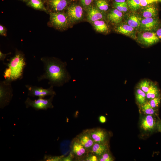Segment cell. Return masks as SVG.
Wrapping results in <instances>:
<instances>
[{"mask_svg":"<svg viewBox=\"0 0 161 161\" xmlns=\"http://www.w3.org/2000/svg\"><path fill=\"white\" fill-rule=\"evenodd\" d=\"M159 92L157 86L151 82L149 89L146 93V99L150 100L159 97Z\"/></svg>","mask_w":161,"mask_h":161,"instance_id":"obj_22","label":"cell"},{"mask_svg":"<svg viewBox=\"0 0 161 161\" xmlns=\"http://www.w3.org/2000/svg\"><path fill=\"white\" fill-rule=\"evenodd\" d=\"M157 122L152 115L146 114L141 119L140 127L145 131H153L156 127Z\"/></svg>","mask_w":161,"mask_h":161,"instance_id":"obj_11","label":"cell"},{"mask_svg":"<svg viewBox=\"0 0 161 161\" xmlns=\"http://www.w3.org/2000/svg\"><path fill=\"white\" fill-rule=\"evenodd\" d=\"M127 24L133 28H138L140 25V21L136 16L132 15L130 16L127 20Z\"/></svg>","mask_w":161,"mask_h":161,"instance_id":"obj_25","label":"cell"},{"mask_svg":"<svg viewBox=\"0 0 161 161\" xmlns=\"http://www.w3.org/2000/svg\"><path fill=\"white\" fill-rule=\"evenodd\" d=\"M137 40L140 43L148 47L158 42L159 38L156 33L147 31L140 34Z\"/></svg>","mask_w":161,"mask_h":161,"instance_id":"obj_10","label":"cell"},{"mask_svg":"<svg viewBox=\"0 0 161 161\" xmlns=\"http://www.w3.org/2000/svg\"><path fill=\"white\" fill-rule=\"evenodd\" d=\"M41 60L44 72L37 77L38 82L47 80L50 86L57 87L62 86L69 82L71 76L66 68V62L54 57H44Z\"/></svg>","mask_w":161,"mask_h":161,"instance_id":"obj_1","label":"cell"},{"mask_svg":"<svg viewBox=\"0 0 161 161\" xmlns=\"http://www.w3.org/2000/svg\"><path fill=\"white\" fill-rule=\"evenodd\" d=\"M67 14L72 23H75L81 20L83 17L82 7L77 4H72L67 8Z\"/></svg>","mask_w":161,"mask_h":161,"instance_id":"obj_8","label":"cell"},{"mask_svg":"<svg viewBox=\"0 0 161 161\" xmlns=\"http://www.w3.org/2000/svg\"><path fill=\"white\" fill-rule=\"evenodd\" d=\"M114 7L121 12H126L128 7L126 2L118 3L114 2Z\"/></svg>","mask_w":161,"mask_h":161,"instance_id":"obj_30","label":"cell"},{"mask_svg":"<svg viewBox=\"0 0 161 161\" xmlns=\"http://www.w3.org/2000/svg\"><path fill=\"white\" fill-rule=\"evenodd\" d=\"M135 95L136 101L140 106L146 102V93L137 87L135 90Z\"/></svg>","mask_w":161,"mask_h":161,"instance_id":"obj_23","label":"cell"},{"mask_svg":"<svg viewBox=\"0 0 161 161\" xmlns=\"http://www.w3.org/2000/svg\"><path fill=\"white\" fill-rule=\"evenodd\" d=\"M140 108L142 112L145 114L153 115L155 113L154 109L151 106L148 101L140 105Z\"/></svg>","mask_w":161,"mask_h":161,"instance_id":"obj_24","label":"cell"},{"mask_svg":"<svg viewBox=\"0 0 161 161\" xmlns=\"http://www.w3.org/2000/svg\"><path fill=\"white\" fill-rule=\"evenodd\" d=\"M92 23L94 28L97 32L100 33L108 32V27L104 21L101 19L96 21Z\"/></svg>","mask_w":161,"mask_h":161,"instance_id":"obj_19","label":"cell"},{"mask_svg":"<svg viewBox=\"0 0 161 161\" xmlns=\"http://www.w3.org/2000/svg\"><path fill=\"white\" fill-rule=\"evenodd\" d=\"M96 4L97 7L101 11H106L109 8V4L106 0H97Z\"/></svg>","mask_w":161,"mask_h":161,"instance_id":"obj_28","label":"cell"},{"mask_svg":"<svg viewBox=\"0 0 161 161\" xmlns=\"http://www.w3.org/2000/svg\"><path fill=\"white\" fill-rule=\"evenodd\" d=\"M54 96H51L48 99L38 97V99L34 100L27 97L24 102V103L27 108L31 107L37 110H47L48 109H52L54 107L52 102Z\"/></svg>","mask_w":161,"mask_h":161,"instance_id":"obj_5","label":"cell"},{"mask_svg":"<svg viewBox=\"0 0 161 161\" xmlns=\"http://www.w3.org/2000/svg\"><path fill=\"white\" fill-rule=\"evenodd\" d=\"M76 137L80 143L89 152L94 142L92 138L88 129L84 130Z\"/></svg>","mask_w":161,"mask_h":161,"instance_id":"obj_12","label":"cell"},{"mask_svg":"<svg viewBox=\"0 0 161 161\" xmlns=\"http://www.w3.org/2000/svg\"><path fill=\"white\" fill-rule=\"evenodd\" d=\"M151 83V82L148 80H143L141 81L138 83L137 87L139 88L146 93L149 89Z\"/></svg>","mask_w":161,"mask_h":161,"instance_id":"obj_27","label":"cell"},{"mask_svg":"<svg viewBox=\"0 0 161 161\" xmlns=\"http://www.w3.org/2000/svg\"><path fill=\"white\" fill-rule=\"evenodd\" d=\"M24 1H28L29 0H23Z\"/></svg>","mask_w":161,"mask_h":161,"instance_id":"obj_44","label":"cell"},{"mask_svg":"<svg viewBox=\"0 0 161 161\" xmlns=\"http://www.w3.org/2000/svg\"><path fill=\"white\" fill-rule=\"evenodd\" d=\"M116 31L120 33L134 38V29L128 24H123L117 27Z\"/></svg>","mask_w":161,"mask_h":161,"instance_id":"obj_17","label":"cell"},{"mask_svg":"<svg viewBox=\"0 0 161 161\" xmlns=\"http://www.w3.org/2000/svg\"><path fill=\"white\" fill-rule=\"evenodd\" d=\"M47 0H42V1H47Z\"/></svg>","mask_w":161,"mask_h":161,"instance_id":"obj_45","label":"cell"},{"mask_svg":"<svg viewBox=\"0 0 161 161\" xmlns=\"http://www.w3.org/2000/svg\"><path fill=\"white\" fill-rule=\"evenodd\" d=\"M94 143L108 144L109 134L104 129L99 128L88 129Z\"/></svg>","mask_w":161,"mask_h":161,"instance_id":"obj_9","label":"cell"},{"mask_svg":"<svg viewBox=\"0 0 161 161\" xmlns=\"http://www.w3.org/2000/svg\"><path fill=\"white\" fill-rule=\"evenodd\" d=\"M156 127L158 131L161 132V120L157 122Z\"/></svg>","mask_w":161,"mask_h":161,"instance_id":"obj_41","label":"cell"},{"mask_svg":"<svg viewBox=\"0 0 161 161\" xmlns=\"http://www.w3.org/2000/svg\"><path fill=\"white\" fill-rule=\"evenodd\" d=\"M82 5L85 8H88L90 7L93 0H80Z\"/></svg>","mask_w":161,"mask_h":161,"instance_id":"obj_35","label":"cell"},{"mask_svg":"<svg viewBox=\"0 0 161 161\" xmlns=\"http://www.w3.org/2000/svg\"><path fill=\"white\" fill-rule=\"evenodd\" d=\"M99 157L96 155L89 152L84 161H98Z\"/></svg>","mask_w":161,"mask_h":161,"instance_id":"obj_33","label":"cell"},{"mask_svg":"<svg viewBox=\"0 0 161 161\" xmlns=\"http://www.w3.org/2000/svg\"><path fill=\"white\" fill-rule=\"evenodd\" d=\"M99 121L101 123H104L106 121V118L104 116L101 115L99 117Z\"/></svg>","mask_w":161,"mask_h":161,"instance_id":"obj_40","label":"cell"},{"mask_svg":"<svg viewBox=\"0 0 161 161\" xmlns=\"http://www.w3.org/2000/svg\"><path fill=\"white\" fill-rule=\"evenodd\" d=\"M77 160L84 161L89 151L75 137L71 141V151Z\"/></svg>","mask_w":161,"mask_h":161,"instance_id":"obj_7","label":"cell"},{"mask_svg":"<svg viewBox=\"0 0 161 161\" xmlns=\"http://www.w3.org/2000/svg\"><path fill=\"white\" fill-rule=\"evenodd\" d=\"M108 150V144L94 143L89 152L99 157Z\"/></svg>","mask_w":161,"mask_h":161,"instance_id":"obj_16","label":"cell"},{"mask_svg":"<svg viewBox=\"0 0 161 161\" xmlns=\"http://www.w3.org/2000/svg\"><path fill=\"white\" fill-rule=\"evenodd\" d=\"M126 3L129 9L136 11L140 7V0H127Z\"/></svg>","mask_w":161,"mask_h":161,"instance_id":"obj_26","label":"cell"},{"mask_svg":"<svg viewBox=\"0 0 161 161\" xmlns=\"http://www.w3.org/2000/svg\"><path fill=\"white\" fill-rule=\"evenodd\" d=\"M7 67L4 72V80L12 83L23 78L26 63L24 55L20 51H16L14 55L7 63H4Z\"/></svg>","mask_w":161,"mask_h":161,"instance_id":"obj_2","label":"cell"},{"mask_svg":"<svg viewBox=\"0 0 161 161\" xmlns=\"http://www.w3.org/2000/svg\"><path fill=\"white\" fill-rule=\"evenodd\" d=\"M49 15L50 23L56 29L61 30H64L69 26L71 22L67 13L63 11L51 12Z\"/></svg>","mask_w":161,"mask_h":161,"instance_id":"obj_3","label":"cell"},{"mask_svg":"<svg viewBox=\"0 0 161 161\" xmlns=\"http://www.w3.org/2000/svg\"><path fill=\"white\" fill-rule=\"evenodd\" d=\"M25 86L27 90V95L30 97H38L44 98L46 96L56 95V93L53 89L54 86H50L47 89L29 84L26 85Z\"/></svg>","mask_w":161,"mask_h":161,"instance_id":"obj_6","label":"cell"},{"mask_svg":"<svg viewBox=\"0 0 161 161\" xmlns=\"http://www.w3.org/2000/svg\"><path fill=\"white\" fill-rule=\"evenodd\" d=\"M64 156V155H62L59 156H51L50 157L48 156L47 157V158H48L47 160H48L49 161H61L62 158Z\"/></svg>","mask_w":161,"mask_h":161,"instance_id":"obj_37","label":"cell"},{"mask_svg":"<svg viewBox=\"0 0 161 161\" xmlns=\"http://www.w3.org/2000/svg\"><path fill=\"white\" fill-rule=\"evenodd\" d=\"M75 157L72 153L70 151L67 156L62 158L61 161H71L74 160Z\"/></svg>","mask_w":161,"mask_h":161,"instance_id":"obj_36","label":"cell"},{"mask_svg":"<svg viewBox=\"0 0 161 161\" xmlns=\"http://www.w3.org/2000/svg\"><path fill=\"white\" fill-rule=\"evenodd\" d=\"M0 34L1 35L6 36L7 35V30L4 26L0 25Z\"/></svg>","mask_w":161,"mask_h":161,"instance_id":"obj_38","label":"cell"},{"mask_svg":"<svg viewBox=\"0 0 161 161\" xmlns=\"http://www.w3.org/2000/svg\"><path fill=\"white\" fill-rule=\"evenodd\" d=\"M160 101V98L158 97L150 100L148 102L151 106L154 109L158 106Z\"/></svg>","mask_w":161,"mask_h":161,"instance_id":"obj_32","label":"cell"},{"mask_svg":"<svg viewBox=\"0 0 161 161\" xmlns=\"http://www.w3.org/2000/svg\"><path fill=\"white\" fill-rule=\"evenodd\" d=\"M126 0H114V2L123 3L125 2Z\"/></svg>","mask_w":161,"mask_h":161,"instance_id":"obj_43","label":"cell"},{"mask_svg":"<svg viewBox=\"0 0 161 161\" xmlns=\"http://www.w3.org/2000/svg\"><path fill=\"white\" fill-rule=\"evenodd\" d=\"M156 33L158 38L159 39H161V28L158 29Z\"/></svg>","mask_w":161,"mask_h":161,"instance_id":"obj_42","label":"cell"},{"mask_svg":"<svg viewBox=\"0 0 161 161\" xmlns=\"http://www.w3.org/2000/svg\"><path fill=\"white\" fill-rule=\"evenodd\" d=\"M123 14L122 12L116 9L111 10L107 15L108 20L111 22L118 24L121 22L122 20Z\"/></svg>","mask_w":161,"mask_h":161,"instance_id":"obj_18","label":"cell"},{"mask_svg":"<svg viewBox=\"0 0 161 161\" xmlns=\"http://www.w3.org/2000/svg\"><path fill=\"white\" fill-rule=\"evenodd\" d=\"M140 6L145 7L154 2L161 1V0H140Z\"/></svg>","mask_w":161,"mask_h":161,"instance_id":"obj_34","label":"cell"},{"mask_svg":"<svg viewBox=\"0 0 161 161\" xmlns=\"http://www.w3.org/2000/svg\"><path fill=\"white\" fill-rule=\"evenodd\" d=\"M47 4L52 12L63 11L68 7L69 0H47Z\"/></svg>","mask_w":161,"mask_h":161,"instance_id":"obj_13","label":"cell"},{"mask_svg":"<svg viewBox=\"0 0 161 161\" xmlns=\"http://www.w3.org/2000/svg\"><path fill=\"white\" fill-rule=\"evenodd\" d=\"M11 82L5 80L0 81V108L3 109L10 103L13 96Z\"/></svg>","mask_w":161,"mask_h":161,"instance_id":"obj_4","label":"cell"},{"mask_svg":"<svg viewBox=\"0 0 161 161\" xmlns=\"http://www.w3.org/2000/svg\"><path fill=\"white\" fill-rule=\"evenodd\" d=\"M157 9L154 6L148 5L144 9L142 15L145 18H149L155 17L157 16Z\"/></svg>","mask_w":161,"mask_h":161,"instance_id":"obj_20","label":"cell"},{"mask_svg":"<svg viewBox=\"0 0 161 161\" xmlns=\"http://www.w3.org/2000/svg\"><path fill=\"white\" fill-rule=\"evenodd\" d=\"M159 23L158 20L155 18H145L140 22V26L143 31H150L156 29Z\"/></svg>","mask_w":161,"mask_h":161,"instance_id":"obj_14","label":"cell"},{"mask_svg":"<svg viewBox=\"0 0 161 161\" xmlns=\"http://www.w3.org/2000/svg\"><path fill=\"white\" fill-rule=\"evenodd\" d=\"M11 54V52H9L7 54L3 53L1 51H0V60L4 61L7 55Z\"/></svg>","mask_w":161,"mask_h":161,"instance_id":"obj_39","label":"cell"},{"mask_svg":"<svg viewBox=\"0 0 161 161\" xmlns=\"http://www.w3.org/2000/svg\"><path fill=\"white\" fill-rule=\"evenodd\" d=\"M114 160L109 150L100 156L98 159V161H112Z\"/></svg>","mask_w":161,"mask_h":161,"instance_id":"obj_31","label":"cell"},{"mask_svg":"<svg viewBox=\"0 0 161 161\" xmlns=\"http://www.w3.org/2000/svg\"><path fill=\"white\" fill-rule=\"evenodd\" d=\"M27 5L34 9L47 12L42 0H29L28 1Z\"/></svg>","mask_w":161,"mask_h":161,"instance_id":"obj_21","label":"cell"},{"mask_svg":"<svg viewBox=\"0 0 161 161\" xmlns=\"http://www.w3.org/2000/svg\"><path fill=\"white\" fill-rule=\"evenodd\" d=\"M88 8L87 18L89 21L93 22L103 19V15L101 10L97 7L92 6Z\"/></svg>","mask_w":161,"mask_h":161,"instance_id":"obj_15","label":"cell"},{"mask_svg":"<svg viewBox=\"0 0 161 161\" xmlns=\"http://www.w3.org/2000/svg\"><path fill=\"white\" fill-rule=\"evenodd\" d=\"M71 143L69 141H64L61 143V150L64 155L66 154V150L67 153H69L71 151Z\"/></svg>","mask_w":161,"mask_h":161,"instance_id":"obj_29","label":"cell"}]
</instances>
